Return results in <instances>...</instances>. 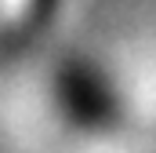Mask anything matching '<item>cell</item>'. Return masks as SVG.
Returning <instances> with one entry per match:
<instances>
[{
  "label": "cell",
  "instance_id": "6da1fadb",
  "mask_svg": "<svg viewBox=\"0 0 156 153\" xmlns=\"http://www.w3.org/2000/svg\"><path fill=\"white\" fill-rule=\"evenodd\" d=\"M55 4H58V0H29V18H33V22H47V15H51V11H55Z\"/></svg>",
  "mask_w": 156,
  "mask_h": 153
}]
</instances>
